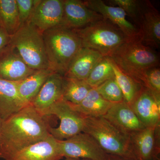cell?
Wrapping results in <instances>:
<instances>
[{
  "mask_svg": "<svg viewBox=\"0 0 160 160\" xmlns=\"http://www.w3.org/2000/svg\"><path fill=\"white\" fill-rule=\"evenodd\" d=\"M47 118L30 104L4 120L0 132V158L9 160L51 136Z\"/></svg>",
  "mask_w": 160,
  "mask_h": 160,
  "instance_id": "cell-1",
  "label": "cell"
},
{
  "mask_svg": "<svg viewBox=\"0 0 160 160\" xmlns=\"http://www.w3.org/2000/svg\"><path fill=\"white\" fill-rule=\"evenodd\" d=\"M49 69L64 76L82 45L74 29L59 27L42 32Z\"/></svg>",
  "mask_w": 160,
  "mask_h": 160,
  "instance_id": "cell-2",
  "label": "cell"
},
{
  "mask_svg": "<svg viewBox=\"0 0 160 160\" xmlns=\"http://www.w3.org/2000/svg\"><path fill=\"white\" fill-rule=\"evenodd\" d=\"M122 71L144 86L147 69L159 66V57L154 49L139 39L129 40L109 57Z\"/></svg>",
  "mask_w": 160,
  "mask_h": 160,
  "instance_id": "cell-3",
  "label": "cell"
},
{
  "mask_svg": "<svg viewBox=\"0 0 160 160\" xmlns=\"http://www.w3.org/2000/svg\"><path fill=\"white\" fill-rule=\"evenodd\" d=\"M81 39L83 47L109 57L129 39L114 24L106 19L81 29H74Z\"/></svg>",
  "mask_w": 160,
  "mask_h": 160,
  "instance_id": "cell-4",
  "label": "cell"
},
{
  "mask_svg": "<svg viewBox=\"0 0 160 160\" xmlns=\"http://www.w3.org/2000/svg\"><path fill=\"white\" fill-rule=\"evenodd\" d=\"M82 132L91 136L107 154L135 158L132 152L129 136L103 117H85Z\"/></svg>",
  "mask_w": 160,
  "mask_h": 160,
  "instance_id": "cell-5",
  "label": "cell"
},
{
  "mask_svg": "<svg viewBox=\"0 0 160 160\" xmlns=\"http://www.w3.org/2000/svg\"><path fill=\"white\" fill-rule=\"evenodd\" d=\"M10 44L30 69H50L42 33L30 23L21 26L12 36Z\"/></svg>",
  "mask_w": 160,
  "mask_h": 160,
  "instance_id": "cell-6",
  "label": "cell"
},
{
  "mask_svg": "<svg viewBox=\"0 0 160 160\" xmlns=\"http://www.w3.org/2000/svg\"><path fill=\"white\" fill-rule=\"evenodd\" d=\"M42 114L47 117L54 116L60 120L58 127H50L49 129L50 134L56 140L62 141L82 132L85 117L74 110L63 98Z\"/></svg>",
  "mask_w": 160,
  "mask_h": 160,
  "instance_id": "cell-7",
  "label": "cell"
},
{
  "mask_svg": "<svg viewBox=\"0 0 160 160\" xmlns=\"http://www.w3.org/2000/svg\"><path fill=\"white\" fill-rule=\"evenodd\" d=\"M58 141L63 158L106 160L108 155L91 136L85 132Z\"/></svg>",
  "mask_w": 160,
  "mask_h": 160,
  "instance_id": "cell-8",
  "label": "cell"
},
{
  "mask_svg": "<svg viewBox=\"0 0 160 160\" xmlns=\"http://www.w3.org/2000/svg\"><path fill=\"white\" fill-rule=\"evenodd\" d=\"M63 0H35L29 22L41 32L63 27Z\"/></svg>",
  "mask_w": 160,
  "mask_h": 160,
  "instance_id": "cell-9",
  "label": "cell"
},
{
  "mask_svg": "<svg viewBox=\"0 0 160 160\" xmlns=\"http://www.w3.org/2000/svg\"><path fill=\"white\" fill-rule=\"evenodd\" d=\"M132 152L138 160H160V126L146 127L129 136Z\"/></svg>",
  "mask_w": 160,
  "mask_h": 160,
  "instance_id": "cell-10",
  "label": "cell"
},
{
  "mask_svg": "<svg viewBox=\"0 0 160 160\" xmlns=\"http://www.w3.org/2000/svg\"><path fill=\"white\" fill-rule=\"evenodd\" d=\"M84 3L88 8L116 25L130 40H140L139 30L134 24L127 20L125 12L118 6L106 4L102 0H86Z\"/></svg>",
  "mask_w": 160,
  "mask_h": 160,
  "instance_id": "cell-11",
  "label": "cell"
},
{
  "mask_svg": "<svg viewBox=\"0 0 160 160\" xmlns=\"http://www.w3.org/2000/svg\"><path fill=\"white\" fill-rule=\"evenodd\" d=\"M140 40L152 49L160 45V15L149 1H142L139 25Z\"/></svg>",
  "mask_w": 160,
  "mask_h": 160,
  "instance_id": "cell-12",
  "label": "cell"
},
{
  "mask_svg": "<svg viewBox=\"0 0 160 160\" xmlns=\"http://www.w3.org/2000/svg\"><path fill=\"white\" fill-rule=\"evenodd\" d=\"M146 127L160 126V95L143 87L130 106Z\"/></svg>",
  "mask_w": 160,
  "mask_h": 160,
  "instance_id": "cell-13",
  "label": "cell"
},
{
  "mask_svg": "<svg viewBox=\"0 0 160 160\" xmlns=\"http://www.w3.org/2000/svg\"><path fill=\"white\" fill-rule=\"evenodd\" d=\"M102 15L89 9L80 0H63V26L81 29L102 19Z\"/></svg>",
  "mask_w": 160,
  "mask_h": 160,
  "instance_id": "cell-14",
  "label": "cell"
},
{
  "mask_svg": "<svg viewBox=\"0 0 160 160\" xmlns=\"http://www.w3.org/2000/svg\"><path fill=\"white\" fill-rule=\"evenodd\" d=\"M36 71L26 65L10 43L0 53V78L21 82Z\"/></svg>",
  "mask_w": 160,
  "mask_h": 160,
  "instance_id": "cell-15",
  "label": "cell"
},
{
  "mask_svg": "<svg viewBox=\"0 0 160 160\" xmlns=\"http://www.w3.org/2000/svg\"><path fill=\"white\" fill-rule=\"evenodd\" d=\"M103 117L128 136L146 128L131 107L124 101L113 103Z\"/></svg>",
  "mask_w": 160,
  "mask_h": 160,
  "instance_id": "cell-16",
  "label": "cell"
},
{
  "mask_svg": "<svg viewBox=\"0 0 160 160\" xmlns=\"http://www.w3.org/2000/svg\"><path fill=\"white\" fill-rule=\"evenodd\" d=\"M65 80L64 76L52 72L30 104L41 113L46 111L63 98Z\"/></svg>",
  "mask_w": 160,
  "mask_h": 160,
  "instance_id": "cell-17",
  "label": "cell"
},
{
  "mask_svg": "<svg viewBox=\"0 0 160 160\" xmlns=\"http://www.w3.org/2000/svg\"><path fill=\"white\" fill-rule=\"evenodd\" d=\"M103 57L102 55L95 50L82 47L71 61L64 76L85 81Z\"/></svg>",
  "mask_w": 160,
  "mask_h": 160,
  "instance_id": "cell-18",
  "label": "cell"
},
{
  "mask_svg": "<svg viewBox=\"0 0 160 160\" xmlns=\"http://www.w3.org/2000/svg\"><path fill=\"white\" fill-rule=\"evenodd\" d=\"M63 158L58 140L51 135L21 150L9 160H60Z\"/></svg>",
  "mask_w": 160,
  "mask_h": 160,
  "instance_id": "cell-19",
  "label": "cell"
},
{
  "mask_svg": "<svg viewBox=\"0 0 160 160\" xmlns=\"http://www.w3.org/2000/svg\"><path fill=\"white\" fill-rule=\"evenodd\" d=\"M19 82L0 78V115L4 120L25 107L18 91Z\"/></svg>",
  "mask_w": 160,
  "mask_h": 160,
  "instance_id": "cell-20",
  "label": "cell"
},
{
  "mask_svg": "<svg viewBox=\"0 0 160 160\" xmlns=\"http://www.w3.org/2000/svg\"><path fill=\"white\" fill-rule=\"evenodd\" d=\"M69 103L76 111L85 117L90 118L104 116L113 104L103 98L94 88L90 90L86 98L79 104Z\"/></svg>",
  "mask_w": 160,
  "mask_h": 160,
  "instance_id": "cell-21",
  "label": "cell"
},
{
  "mask_svg": "<svg viewBox=\"0 0 160 160\" xmlns=\"http://www.w3.org/2000/svg\"><path fill=\"white\" fill-rule=\"evenodd\" d=\"M53 72L50 69L37 70L19 82L18 91L24 106L30 105L43 84Z\"/></svg>",
  "mask_w": 160,
  "mask_h": 160,
  "instance_id": "cell-22",
  "label": "cell"
},
{
  "mask_svg": "<svg viewBox=\"0 0 160 160\" xmlns=\"http://www.w3.org/2000/svg\"><path fill=\"white\" fill-rule=\"evenodd\" d=\"M20 27L16 0H0V28L12 36Z\"/></svg>",
  "mask_w": 160,
  "mask_h": 160,
  "instance_id": "cell-23",
  "label": "cell"
},
{
  "mask_svg": "<svg viewBox=\"0 0 160 160\" xmlns=\"http://www.w3.org/2000/svg\"><path fill=\"white\" fill-rule=\"evenodd\" d=\"M112 61L115 79L122 92L124 102L130 106L144 86L123 72L112 60Z\"/></svg>",
  "mask_w": 160,
  "mask_h": 160,
  "instance_id": "cell-24",
  "label": "cell"
},
{
  "mask_svg": "<svg viewBox=\"0 0 160 160\" xmlns=\"http://www.w3.org/2000/svg\"><path fill=\"white\" fill-rule=\"evenodd\" d=\"M65 78L63 99L72 104L82 102L92 88L84 80Z\"/></svg>",
  "mask_w": 160,
  "mask_h": 160,
  "instance_id": "cell-25",
  "label": "cell"
},
{
  "mask_svg": "<svg viewBox=\"0 0 160 160\" xmlns=\"http://www.w3.org/2000/svg\"><path fill=\"white\" fill-rule=\"evenodd\" d=\"M114 78L112 61L109 57H104L92 70L85 81L92 88H95L107 80Z\"/></svg>",
  "mask_w": 160,
  "mask_h": 160,
  "instance_id": "cell-26",
  "label": "cell"
},
{
  "mask_svg": "<svg viewBox=\"0 0 160 160\" xmlns=\"http://www.w3.org/2000/svg\"><path fill=\"white\" fill-rule=\"evenodd\" d=\"M94 88L103 98L108 102L115 103L124 101L122 92L115 77Z\"/></svg>",
  "mask_w": 160,
  "mask_h": 160,
  "instance_id": "cell-27",
  "label": "cell"
},
{
  "mask_svg": "<svg viewBox=\"0 0 160 160\" xmlns=\"http://www.w3.org/2000/svg\"><path fill=\"white\" fill-rule=\"evenodd\" d=\"M110 6H118L123 9L127 16L131 18L134 24L138 27L139 25L142 1L137 0H110L107 1Z\"/></svg>",
  "mask_w": 160,
  "mask_h": 160,
  "instance_id": "cell-28",
  "label": "cell"
},
{
  "mask_svg": "<svg viewBox=\"0 0 160 160\" xmlns=\"http://www.w3.org/2000/svg\"><path fill=\"white\" fill-rule=\"evenodd\" d=\"M144 86L160 95V69L159 66L147 69L144 76Z\"/></svg>",
  "mask_w": 160,
  "mask_h": 160,
  "instance_id": "cell-29",
  "label": "cell"
},
{
  "mask_svg": "<svg viewBox=\"0 0 160 160\" xmlns=\"http://www.w3.org/2000/svg\"><path fill=\"white\" fill-rule=\"evenodd\" d=\"M21 26L28 22L35 5V0H16Z\"/></svg>",
  "mask_w": 160,
  "mask_h": 160,
  "instance_id": "cell-30",
  "label": "cell"
},
{
  "mask_svg": "<svg viewBox=\"0 0 160 160\" xmlns=\"http://www.w3.org/2000/svg\"><path fill=\"white\" fill-rule=\"evenodd\" d=\"M11 36L0 28V53L4 51L10 43Z\"/></svg>",
  "mask_w": 160,
  "mask_h": 160,
  "instance_id": "cell-31",
  "label": "cell"
},
{
  "mask_svg": "<svg viewBox=\"0 0 160 160\" xmlns=\"http://www.w3.org/2000/svg\"><path fill=\"white\" fill-rule=\"evenodd\" d=\"M106 160H138L134 158L126 157L118 155L108 154Z\"/></svg>",
  "mask_w": 160,
  "mask_h": 160,
  "instance_id": "cell-32",
  "label": "cell"
},
{
  "mask_svg": "<svg viewBox=\"0 0 160 160\" xmlns=\"http://www.w3.org/2000/svg\"><path fill=\"white\" fill-rule=\"evenodd\" d=\"M65 160H91L87 159L82 158H66Z\"/></svg>",
  "mask_w": 160,
  "mask_h": 160,
  "instance_id": "cell-33",
  "label": "cell"
},
{
  "mask_svg": "<svg viewBox=\"0 0 160 160\" xmlns=\"http://www.w3.org/2000/svg\"><path fill=\"white\" fill-rule=\"evenodd\" d=\"M3 121H4V120L2 118L1 115H0V132H1V128H2Z\"/></svg>",
  "mask_w": 160,
  "mask_h": 160,
  "instance_id": "cell-34",
  "label": "cell"
}]
</instances>
